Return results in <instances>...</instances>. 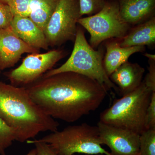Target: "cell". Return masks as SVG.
<instances>
[{
    "label": "cell",
    "mask_w": 155,
    "mask_h": 155,
    "mask_svg": "<svg viewBox=\"0 0 155 155\" xmlns=\"http://www.w3.org/2000/svg\"><path fill=\"white\" fill-rule=\"evenodd\" d=\"M39 52L19 38L11 27L0 29V71L14 67L23 54Z\"/></svg>",
    "instance_id": "obj_10"
},
{
    "label": "cell",
    "mask_w": 155,
    "mask_h": 155,
    "mask_svg": "<svg viewBox=\"0 0 155 155\" xmlns=\"http://www.w3.org/2000/svg\"><path fill=\"white\" fill-rule=\"evenodd\" d=\"M144 55L147 58H148L149 60H155V55L154 54H145Z\"/></svg>",
    "instance_id": "obj_25"
},
{
    "label": "cell",
    "mask_w": 155,
    "mask_h": 155,
    "mask_svg": "<svg viewBox=\"0 0 155 155\" xmlns=\"http://www.w3.org/2000/svg\"><path fill=\"white\" fill-rule=\"evenodd\" d=\"M14 141H17L15 132L0 117V155H7L6 150Z\"/></svg>",
    "instance_id": "obj_18"
},
{
    "label": "cell",
    "mask_w": 155,
    "mask_h": 155,
    "mask_svg": "<svg viewBox=\"0 0 155 155\" xmlns=\"http://www.w3.org/2000/svg\"><path fill=\"white\" fill-rule=\"evenodd\" d=\"M144 72V68L140 65L127 61L117 68L109 77L123 96L140 85Z\"/></svg>",
    "instance_id": "obj_11"
},
{
    "label": "cell",
    "mask_w": 155,
    "mask_h": 155,
    "mask_svg": "<svg viewBox=\"0 0 155 155\" xmlns=\"http://www.w3.org/2000/svg\"><path fill=\"white\" fill-rule=\"evenodd\" d=\"M81 17L79 0H59L44 31L49 46H58L74 40L77 23Z\"/></svg>",
    "instance_id": "obj_7"
},
{
    "label": "cell",
    "mask_w": 155,
    "mask_h": 155,
    "mask_svg": "<svg viewBox=\"0 0 155 155\" xmlns=\"http://www.w3.org/2000/svg\"><path fill=\"white\" fill-rule=\"evenodd\" d=\"M122 47L153 46L155 44V17L150 18L129 31L119 41Z\"/></svg>",
    "instance_id": "obj_15"
},
{
    "label": "cell",
    "mask_w": 155,
    "mask_h": 155,
    "mask_svg": "<svg viewBox=\"0 0 155 155\" xmlns=\"http://www.w3.org/2000/svg\"><path fill=\"white\" fill-rule=\"evenodd\" d=\"M71 56L61 67L48 71L42 77H48L64 72H73L93 79L107 90L119 91L110 80L104 67V51H95L87 41L84 32L77 28Z\"/></svg>",
    "instance_id": "obj_3"
},
{
    "label": "cell",
    "mask_w": 155,
    "mask_h": 155,
    "mask_svg": "<svg viewBox=\"0 0 155 155\" xmlns=\"http://www.w3.org/2000/svg\"><path fill=\"white\" fill-rule=\"evenodd\" d=\"M32 0H11L8 5L13 16L28 17Z\"/></svg>",
    "instance_id": "obj_20"
},
{
    "label": "cell",
    "mask_w": 155,
    "mask_h": 155,
    "mask_svg": "<svg viewBox=\"0 0 155 155\" xmlns=\"http://www.w3.org/2000/svg\"><path fill=\"white\" fill-rule=\"evenodd\" d=\"M0 1H1V2H2L3 3L8 4V3L11 0H0Z\"/></svg>",
    "instance_id": "obj_27"
},
{
    "label": "cell",
    "mask_w": 155,
    "mask_h": 155,
    "mask_svg": "<svg viewBox=\"0 0 155 155\" xmlns=\"http://www.w3.org/2000/svg\"><path fill=\"white\" fill-rule=\"evenodd\" d=\"M146 130L155 129V92L152 93L145 116Z\"/></svg>",
    "instance_id": "obj_22"
},
{
    "label": "cell",
    "mask_w": 155,
    "mask_h": 155,
    "mask_svg": "<svg viewBox=\"0 0 155 155\" xmlns=\"http://www.w3.org/2000/svg\"><path fill=\"white\" fill-rule=\"evenodd\" d=\"M107 0H79L81 14L92 16L104 8Z\"/></svg>",
    "instance_id": "obj_19"
},
{
    "label": "cell",
    "mask_w": 155,
    "mask_h": 155,
    "mask_svg": "<svg viewBox=\"0 0 155 155\" xmlns=\"http://www.w3.org/2000/svg\"><path fill=\"white\" fill-rule=\"evenodd\" d=\"M122 19L129 25H138L154 16L155 0H118Z\"/></svg>",
    "instance_id": "obj_13"
},
{
    "label": "cell",
    "mask_w": 155,
    "mask_h": 155,
    "mask_svg": "<svg viewBox=\"0 0 155 155\" xmlns=\"http://www.w3.org/2000/svg\"><path fill=\"white\" fill-rule=\"evenodd\" d=\"M13 17L8 5L0 1V29L10 27Z\"/></svg>",
    "instance_id": "obj_21"
},
{
    "label": "cell",
    "mask_w": 155,
    "mask_h": 155,
    "mask_svg": "<svg viewBox=\"0 0 155 155\" xmlns=\"http://www.w3.org/2000/svg\"><path fill=\"white\" fill-rule=\"evenodd\" d=\"M10 27L19 38L31 46L38 50L48 49L43 31L29 17L14 16Z\"/></svg>",
    "instance_id": "obj_12"
},
{
    "label": "cell",
    "mask_w": 155,
    "mask_h": 155,
    "mask_svg": "<svg viewBox=\"0 0 155 155\" xmlns=\"http://www.w3.org/2000/svg\"><path fill=\"white\" fill-rule=\"evenodd\" d=\"M78 23L89 33L90 44L93 48L109 39L116 38L121 39L130 28V25L121 17L118 0H107L99 12L92 16L81 17Z\"/></svg>",
    "instance_id": "obj_6"
},
{
    "label": "cell",
    "mask_w": 155,
    "mask_h": 155,
    "mask_svg": "<svg viewBox=\"0 0 155 155\" xmlns=\"http://www.w3.org/2000/svg\"><path fill=\"white\" fill-rule=\"evenodd\" d=\"M25 87L45 114L69 123L95 111L108 91L96 81L69 72L41 77Z\"/></svg>",
    "instance_id": "obj_1"
},
{
    "label": "cell",
    "mask_w": 155,
    "mask_h": 155,
    "mask_svg": "<svg viewBox=\"0 0 155 155\" xmlns=\"http://www.w3.org/2000/svg\"><path fill=\"white\" fill-rule=\"evenodd\" d=\"M36 140L47 143L58 155H111L102 147L97 127L85 123L67 126Z\"/></svg>",
    "instance_id": "obj_5"
},
{
    "label": "cell",
    "mask_w": 155,
    "mask_h": 155,
    "mask_svg": "<svg viewBox=\"0 0 155 155\" xmlns=\"http://www.w3.org/2000/svg\"><path fill=\"white\" fill-rule=\"evenodd\" d=\"M152 93L142 81L136 89L116 100L111 107L102 112L100 121L140 135L146 130V114Z\"/></svg>",
    "instance_id": "obj_4"
},
{
    "label": "cell",
    "mask_w": 155,
    "mask_h": 155,
    "mask_svg": "<svg viewBox=\"0 0 155 155\" xmlns=\"http://www.w3.org/2000/svg\"><path fill=\"white\" fill-rule=\"evenodd\" d=\"M36 149L35 148L34 149H33L31 150L30 151H29L27 154L25 155H36Z\"/></svg>",
    "instance_id": "obj_26"
},
{
    "label": "cell",
    "mask_w": 155,
    "mask_h": 155,
    "mask_svg": "<svg viewBox=\"0 0 155 155\" xmlns=\"http://www.w3.org/2000/svg\"><path fill=\"white\" fill-rule=\"evenodd\" d=\"M106 48L103 64L106 73L110 76L117 68L128 61L130 56L135 53L144 51L145 46L122 47L119 41L116 40L107 42Z\"/></svg>",
    "instance_id": "obj_14"
},
{
    "label": "cell",
    "mask_w": 155,
    "mask_h": 155,
    "mask_svg": "<svg viewBox=\"0 0 155 155\" xmlns=\"http://www.w3.org/2000/svg\"><path fill=\"white\" fill-rule=\"evenodd\" d=\"M28 144H34L36 150V155H58L51 147L45 143L37 141L35 139L26 141Z\"/></svg>",
    "instance_id": "obj_23"
},
{
    "label": "cell",
    "mask_w": 155,
    "mask_h": 155,
    "mask_svg": "<svg viewBox=\"0 0 155 155\" xmlns=\"http://www.w3.org/2000/svg\"><path fill=\"white\" fill-rule=\"evenodd\" d=\"M64 56V51L60 50H52L43 54H31L23 60L19 67L7 72L6 76L12 85L25 87L51 70Z\"/></svg>",
    "instance_id": "obj_8"
},
{
    "label": "cell",
    "mask_w": 155,
    "mask_h": 155,
    "mask_svg": "<svg viewBox=\"0 0 155 155\" xmlns=\"http://www.w3.org/2000/svg\"><path fill=\"white\" fill-rule=\"evenodd\" d=\"M139 155H155V129H147L140 135Z\"/></svg>",
    "instance_id": "obj_17"
},
{
    "label": "cell",
    "mask_w": 155,
    "mask_h": 155,
    "mask_svg": "<svg viewBox=\"0 0 155 155\" xmlns=\"http://www.w3.org/2000/svg\"></svg>",
    "instance_id": "obj_30"
},
{
    "label": "cell",
    "mask_w": 155,
    "mask_h": 155,
    "mask_svg": "<svg viewBox=\"0 0 155 155\" xmlns=\"http://www.w3.org/2000/svg\"><path fill=\"white\" fill-rule=\"evenodd\" d=\"M1 71H0V73H1Z\"/></svg>",
    "instance_id": "obj_29"
},
{
    "label": "cell",
    "mask_w": 155,
    "mask_h": 155,
    "mask_svg": "<svg viewBox=\"0 0 155 155\" xmlns=\"http://www.w3.org/2000/svg\"><path fill=\"white\" fill-rule=\"evenodd\" d=\"M97 126L101 143L110 148L111 155H139V134L100 121Z\"/></svg>",
    "instance_id": "obj_9"
},
{
    "label": "cell",
    "mask_w": 155,
    "mask_h": 155,
    "mask_svg": "<svg viewBox=\"0 0 155 155\" xmlns=\"http://www.w3.org/2000/svg\"><path fill=\"white\" fill-rule=\"evenodd\" d=\"M148 73L143 82L152 92H155V60H149Z\"/></svg>",
    "instance_id": "obj_24"
},
{
    "label": "cell",
    "mask_w": 155,
    "mask_h": 155,
    "mask_svg": "<svg viewBox=\"0 0 155 155\" xmlns=\"http://www.w3.org/2000/svg\"><path fill=\"white\" fill-rule=\"evenodd\" d=\"M59 0H32L29 18L44 32Z\"/></svg>",
    "instance_id": "obj_16"
},
{
    "label": "cell",
    "mask_w": 155,
    "mask_h": 155,
    "mask_svg": "<svg viewBox=\"0 0 155 155\" xmlns=\"http://www.w3.org/2000/svg\"><path fill=\"white\" fill-rule=\"evenodd\" d=\"M73 155H76L75 154ZM84 155H103V154H96V155H86V154H84Z\"/></svg>",
    "instance_id": "obj_28"
},
{
    "label": "cell",
    "mask_w": 155,
    "mask_h": 155,
    "mask_svg": "<svg viewBox=\"0 0 155 155\" xmlns=\"http://www.w3.org/2000/svg\"><path fill=\"white\" fill-rule=\"evenodd\" d=\"M0 117L24 143L41 132L58 130L59 122L34 101L25 87L0 81Z\"/></svg>",
    "instance_id": "obj_2"
}]
</instances>
